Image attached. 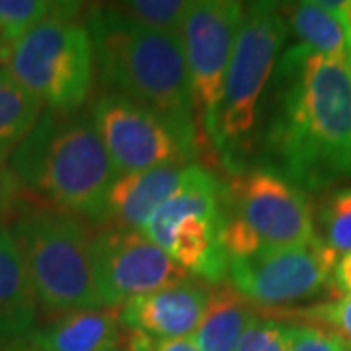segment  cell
I'll return each instance as SVG.
<instances>
[{"label": "cell", "mask_w": 351, "mask_h": 351, "mask_svg": "<svg viewBox=\"0 0 351 351\" xmlns=\"http://www.w3.org/2000/svg\"><path fill=\"white\" fill-rule=\"evenodd\" d=\"M263 101L258 151L304 193L351 178V64L293 43Z\"/></svg>", "instance_id": "6da1fadb"}, {"label": "cell", "mask_w": 351, "mask_h": 351, "mask_svg": "<svg viewBox=\"0 0 351 351\" xmlns=\"http://www.w3.org/2000/svg\"><path fill=\"white\" fill-rule=\"evenodd\" d=\"M8 164L27 193L94 225L117 178L88 108L73 113L43 110Z\"/></svg>", "instance_id": "7a4b0ae2"}, {"label": "cell", "mask_w": 351, "mask_h": 351, "mask_svg": "<svg viewBox=\"0 0 351 351\" xmlns=\"http://www.w3.org/2000/svg\"><path fill=\"white\" fill-rule=\"evenodd\" d=\"M86 25L106 92L138 101L199 137L180 34L143 27L113 6L92 10Z\"/></svg>", "instance_id": "3957f363"}, {"label": "cell", "mask_w": 351, "mask_h": 351, "mask_svg": "<svg viewBox=\"0 0 351 351\" xmlns=\"http://www.w3.org/2000/svg\"><path fill=\"white\" fill-rule=\"evenodd\" d=\"M289 36L281 4H244L226 69L215 154L228 174L250 166L258 152L263 101Z\"/></svg>", "instance_id": "277c9868"}, {"label": "cell", "mask_w": 351, "mask_h": 351, "mask_svg": "<svg viewBox=\"0 0 351 351\" xmlns=\"http://www.w3.org/2000/svg\"><path fill=\"white\" fill-rule=\"evenodd\" d=\"M39 308L51 316L104 308L90 262L86 221L43 201H25L10 226Z\"/></svg>", "instance_id": "5b68a950"}, {"label": "cell", "mask_w": 351, "mask_h": 351, "mask_svg": "<svg viewBox=\"0 0 351 351\" xmlns=\"http://www.w3.org/2000/svg\"><path fill=\"white\" fill-rule=\"evenodd\" d=\"M82 4L55 2L53 12L14 43L4 71L45 110L73 113L86 106L96 66Z\"/></svg>", "instance_id": "8992f818"}, {"label": "cell", "mask_w": 351, "mask_h": 351, "mask_svg": "<svg viewBox=\"0 0 351 351\" xmlns=\"http://www.w3.org/2000/svg\"><path fill=\"white\" fill-rule=\"evenodd\" d=\"M88 110L117 176L193 164L201 152L195 133L125 96L104 92Z\"/></svg>", "instance_id": "52a82bcc"}, {"label": "cell", "mask_w": 351, "mask_h": 351, "mask_svg": "<svg viewBox=\"0 0 351 351\" xmlns=\"http://www.w3.org/2000/svg\"><path fill=\"white\" fill-rule=\"evenodd\" d=\"M244 4L237 0L189 2L180 27L189 96L203 152H215L219 110Z\"/></svg>", "instance_id": "ba28073f"}, {"label": "cell", "mask_w": 351, "mask_h": 351, "mask_svg": "<svg viewBox=\"0 0 351 351\" xmlns=\"http://www.w3.org/2000/svg\"><path fill=\"white\" fill-rule=\"evenodd\" d=\"M225 182L228 211L250 226L263 248L304 246L318 239L306 193L276 168L250 164Z\"/></svg>", "instance_id": "9c48e42d"}, {"label": "cell", "mask_w": 351, "mask_h": 351, "mask_svg": "<svg viewBox=\"0 0 351 351\" xmlns=\"http://www.w3.org/2000/svg\"><path fill=\"white\" fill-rule=\"evenodd\" d=\"M338 258L320 237L304 246L262 248L228 260V281L256 308H289L332 287Z\"/></svg>", "instance_id": "30bf717a"}, {"label": "cell", "mask_w": 351, "mask_h": 351, "mask_svg": "<svg viewBox=\"0 0 351 351\" xmlns=\"http://www.w3.org/2000/svg\"><path fill=\"white\" fill-rule=\"evenodd\" d=\"M94 283L104 306L119 308L133 297L193 279L137 230L100 228L90 240Z\"/></svg>", "instance_id": "8fae6325"}, {"label": "cell", "mask_w": 351, "mask_h": 351, "mask_svg": "<svg viewBox=\"0 0 351 351\" xmlns=\"http://www.w3.org/2000/svg\"><path fill=\"white\" fill-rule=\"evenodd\" d=\"M209 287L193 279L138 295L119 306L125 330L152 339L193 338L207 306Z\"/></svg>", "instance_id": "7c38bea8"}, {"label": "cell", "mask_w": 351, "mask_h": 351, "mask_svg": "<svg viewBox=\"0 0 351 351\" xmlns=\"http://www.w3.org/2000/svg\"><path fill=\"white\" fill-rule=\"evenodd\" d=\"M189 166H164L135 174L117 176L108 191L100 228L141 232L154 211L188 178Z\"/></svg>", "instance_id": "4fadbf2b"}, {"label": "cell", "mask_w": 351, "mask_h": 351, "mask_svg": "<svg viewBox=\"0 0 351 351\" xmlns=\"http://www.w3.org/2000/svg\"><path fill=\"white\" fill-rule=\"evenodd\" d=\"M25 339L36 351H115L123 350L125 328L119 308L104 306L53 316Z\"/></svg>", "instance_id": "5bb4252c"}, {"label": "cell", "mask_w": 351, "mask_h": 351, "mask_svg": "<svg viewBox=\"0 0 351 351\" xmlns=\"http://www.w3.org/2000/svg\"><path fill=\"white\" fill-rule=\"evenodd\" d=\"M226 213L191 215L176 226L164 252L189 276L209 285L225 283L228 277V256L223 246Z\"/></svg>", "instance_id": "9a60e30c"}, {"label": "cell", "mask_w": 351, "mask_h": 351, "mask_svg": "<svg viewBox=\"0 0 351 351\" xmlns=\"http://www.w3.org/2000/svg\"><path fill=\"white\" fill-rule=\"evenodd\" d=\"M228 211L225 178L203 164L189 166L186 182L154 211L141 230L156 246L166 248L174 228L191 215H219Z\"/></svg>", "instance_id": "2e32d148"}, {"label": "cell", "mask_w": 351, "mask_h": 351, "mask_svg": "<svg viewBox=\"0 0 351 351\" xmlns=\"http://www.w3.org/2000/svg\"><path fill=\"white\" fill-rule=\"evenodd\" d=\"M39 304L10 228L0 226V341L27 336L38 326Z\"/></svg>", "instance_id": "e0dca14e"}, {"label": "cell", "mask_w": 351, "mask_h": 351, "mask_svg": "<svg viewBox=\"0 0 351 351\" xmlns=\"http://www.w3.org/2000/svg\"><path fill=\"white\" fill-rule=\"evenodd\" d=\"M341 4L343 2L308 0L293 4L291 10L283 8V14L299 45L351 64L350 41L339 14Z\"/></svg>", "instance_id": "ac0fdd59"}, {"label": "cell", "mask_w": 351, "mask_h": 351, "mask_svg": "<svg viewBox=\"0 0 351 351\" xmlns=\"http://www.w3.org/2000/svg\"><path fill=\"white\" fill-rule=\"evenodd\" d=\"M256 306L226 283L209 285L207 306L193 339L199 351H237Z\"/></svg>", "instance_id": "d6986e66"}, {"label": "cell", "mask_w": 351, "mask_h": 351, "mask_svg": "<svg viewBox=\"0 0 351 351\" xmlns=\"http://www.w3.org/2000/svg\"><path fill=\"white\" fill-rule=\"evenodd\" d=\"M45 106L0 71V158L8 160L39 121Z\"/></svg>", "instance_id": "ffe728a7"}, {"label": "cell", "mask_w": 351, "mask_h": 351, "mask_svg": "<svg viewBox=\"0 0 351 351\" xmlns=\"http://www.w3.org/2000/svg\"><path fill=\"white\" fill-rule=\"evenodd\" d=\"M262 314L285 324H308V326L322 328L351 341V297H339L336 301L308 304V306L271 308V311H263Z\"/></svg>", "instance_id": "44dd1931"}, {"label": "cell", "mask_w": 351, "mask_h": 351, "mask_svg": "<svg viewBox=\"0 0 351 351\" xmlns=\"http://www.w3.org/2000/svg\"><path fill=\"white\" fill-rule=\"evenodd\" d=\"M318 237L338 256L351 252V186L334 189L316 213Z\"/></svg>", "instance_id": "7402d4cb"}, {"label": "cell", "mask_w": 351, "mask_h": 351, "mask_svg": "<svg viewBox=\"0 0 351 351\" xmlns=\"http://www.w3.org/2000/svg\"><path fill=\"white\" fill-rule=\"evenodd\" d=\"M113 8L143 27L168 32V34H180L189 2L186 0H129V2L113 4Z\"/></svg>", "instance_id": "603a6c76"}, {"label": "cell", "mask_w": 351, "mask_h": 351, "mask_svg": "<svg viewBox=\"0 0 351 351\" xmlns=\"http://www.w3.org/2000/svg\"><path fill=\"white\" fill-rule=\"evenodd\" d=\"M55 2L47 0H0V36L8 49L27 29L53 12Z\"/></svg>", "instance_id": "cb8c5ba5"}, {"label": "cell", "mask_w": 351, "mask_h": 351, "mask_svg": "<svg viewBox=\"0 0 351 351\" xmlns=\"http://www.w3.org/2000/svg\"><path fill=\"white\" fill-rule=\"evenodd\" d=\"M237 351H291L289 324L256 311L240 336Z\"/></svg>", "instance_id": "d4e9b609"}, {"label": "cell", "mask_w": 351, "mask_h": 351, "mask_svg": "<svg viewBox=\"0 0 351 351\" xmlns=\"http://www.w3.org/2000/svg\"><path fill=\"white\" fill-rule=\"evenodd\" d=\"M289 341L291 351H348L346 339L308 324H289Z\"/></svg>", "instance_id": "484cf974"}, {"label": "cell", "mask_w": 351, "mask_h": 351, "mask_svg": "<svg viewBox=\"0 0 351 351\" xmlns=\"http://www.w3.org/2000/svg\"><path fill=\"white\" fill-rule=\"evenodd\" d=\"M25 193L27 191L14 176L8 160L0 158V225L14 221V217L20 213L25 201L29 199Z\"/></svg>", "instance_id": "4316f807"}, {"label": "cell", "mask_w": 351, "mask_h": 351, "mask_svg": "<svg viewBox=\"0 0 351 351\" xmlns=\"http://www.w3.org/2000/svg\"><path fill=\"white\" fill-rule=\"evenodd\" d=\"M125 351H199L197 343L193 338H180V339H152L125 330Z\"/></svg>", "instance_id": "83f0119b"}, {"label": "cell", "mask_w": 351, "mask_h": 351, "mask_svg": "<svg viewBox=\"0 0 351 351\" xmlns=\"http://www.w3.org/2000/svg\"><path fill=\"white\" fill-rule=\"evenodd\" d=\"M332 289L341 293V297H351V252L341 254L332 271Z\"/></svg>", "instance_id": "f1b7e54d"}, {"label": "cell", "mask_w": 351, "mask_h": 351, "mask_svg": "<svg viewBox=\"0 0 351 351\" xmlns=\"http://www.w3.org/2000/svg\"><path fill=\"white\" fill-rule=\"evenodd\" d=\"M0 351H36V350L27 343L25 336H22V338L2 339V341H0Z\"/></svg>", "instance_id": "f546056e"}, {"label": "cell", "mask_w": 351, "mask_h": 351, "mask_svg": "<svg viewBox=\"0 0 351 351\" xmlns=\"http://www.w3.org/2000/svg\"><path fill=\"white\" fill-rule=\"evenodd\" d=\"M341 20H343V25H346V34H348V41H350V47H351V0L348 2H343L341 4Z\"/></svg>", "instance_id": "4dcf8cb0"}, {"label": "cell", "mask_w": 351, "mask_h": 351, "mask_svg": "<svg viewBox=\"0 0 351 351\" xmlns=\"http://www.w3.org/2000/svg\"><path fill=\"white\" fill-rule=\"evenodd\" d=\"M346 350L351 351V341H348V339H346Z\"/></svg>", "instance_id": "1f68e13d"}, {"label": "cell", "mask_w": 351, "mask_h": 351, "mask_svg": "<svg viewBox=\"0 0 351 351\" xmlns=\"http://www.w3.org/2000/svg\"><path fill=\"white\" fill-rule=\"evenodd\" d=\"M4 63H6V61H4V59H2V57H0V71H2V69H4Z\"/></svg>", "instance_id": "d6a6232c"}, {"label": "cell", "mask_w": 351, "mask_h": 351, "mask_svg": "<svg viewBox=\"0 0 351 351\" xmlns=\"http://www.w3.org/2000/svg\"><path fill=\"white\" fill-rule=\"evenodd\" d=\"M115 351H125V350H115Z\"/></svg>", "instance_id": "836d02e7"}, {"label": "cell", "mask_w": 351, "mask_h": 351, "mask_svg": "<svg viewBox=\"0 0 351 351\" xmlns=\"http://www.w3.org/2000/svg\"><path fill=\"white\" fill-rule=\"evenodd\" d=\"M0 226H4V225H0Z\"/></svg>", "instance_id": "e575fe53"}]
</instances>
